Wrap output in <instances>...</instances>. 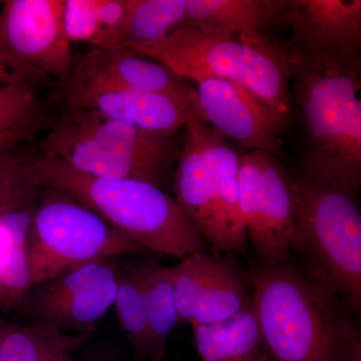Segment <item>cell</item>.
Here are the masks:
<instances>
[{"label":"cell","instance_id":"6da1fadb","mask_svg":"<svg viewBox=\"0 0 361 361\" xmlns=\"http://www.w3.org/2000/svg\"><path fill=\"white\" fill-rule=\"evenodd\" d=\"M251 311L273 361H348L360 334L348 306L287 261L249 272Z\"/></svg>","mask_w":361,"mask_h":361},{"label":"cell","instance_id":"7a4b0ae2","mask_svg":"<svg viewBox=\"0 0 361 361\" xmlns=\"http://www.w3.org/2000/svg\"><path fill=\"white\" fill-rule=\"evenodd\" d=\"M30 173L39 186L68 194L148 252L182 260L205 248V237L156 185L90 177L39 153L32 158Z\"/></svg>","mask_w":361,"mask_h":361},{"label":"cell","instance_id":"3957f363","mask_svg":"<svg viewBox=\"0 0 361 361\" xmlns=\"http://www.w3.org/2000/svg\"><path fill=\"white\" fill-rule=\"evenodd\" d=\"M289 51L291 85L305 130L302 175L356 195L361 185L360 73Z\"/></svg>","mask_w":361,"mask_h":361},{"label":"cell","instance_id":"277c9868","mask_svg":"<svg viewBox=\"0 0 361 361\" xmlns=\"http://www.w3.org/2000/svg\"><path fill=\"white\" fill-rule=\"evenodd\" d=\"M126 47L194 84L220 78L241 85L287 118L290 115V51L265 33L241 35L180 28L153 44Z\"/></svg>","mask_w":361,"mask_h":361},{"label":"cell","instance_id":"5b68a950","mask_svg":"<svg viewBox=\"0 0 361 361\" xmlns=\"http://www.w3.org/2000/svg\"><path fill=\"white\" fill-rule=\"evenodd\" d=\"M180 148L175 135L135 129L90 109L66 106L39 141V154L102 179L170 182Z\"/></svg>","mask_w":361,"mask_h":361},{"label":"cell","instance_id":"8992f818","mask_svg":"<svg viewBox=\"0 0 361 361\" xmlns=\"http://www.w3.org/2000/svg\"><path fill=\"white\" fill-rule=\"evenodd\" d=\"M294 225L290 254L302 272L361 310V215L356 195L311 180L292 177Z\"/></svg>","mask_w":361,"mask_h":361},{"label":"cell","instance_id":"52a82bcc","mask_svg":"<svg viewBox=\"0 0 361 361\" xmlns=\"http://www.w3.org/2000/svg\"><path fill=\"white\" fill-rule=\"evenodd\" d=\"M42 188L25 241L32 287L94 261L148 253L68 194Z\"/></svg>","mask_w":361,"mask_h":361},{"label":"cell","instance_id":"ba28073f","mask_svg":"<svg viewBox=\"0 0 361 361\" xmlns=\"http://www.w3.org/2000/svg\"><path fill=\"white\" fill-rule=\"evenodd\" d=\"M122 272L113 258L73 268L33 286L23 308L32 325L92 334L115 304Z\"/></svg>","mask_w":361,"mask_h":361},{"label":"cell","instance_id":"9c48e42d","mask_svg":"<svg viewBox=\"0 0 361 361\" xmlns=\"http://www.w3.org/2000/svg\"><path fill=\"white\" fill-rule=\"evenodd\" d=\"M0 9V49L65 87L73 56L66 35V0H6Z\"/></svg>","mask_w":361,"mask_h":361},{"label":"cell","instance_id":"30bf717a","mask_svg":"<svg viewBox=\"0 0 361 361\" xmlns=\"http://www.w3.org/2000/svg\"><path fill=\"white\" fill-rule=\"evenodd\" d=\"M63 89L66 106L102 92L142 90L179 97L200 110L196 87L190 80L177 77L126 45L75 54L70 80Z\"/></svg>","mask_w":361,"mask_h":361},{"label":"cell","instance_id":"8fae6325","mask_svg":"<svg viewBox=\"0 0 361 361\" xmlns=\"http://www.w3.org/2000/svg\"><path fill=\"white\" fill-rule=\"evenodd\" d=\"M282 26L299 56L360 73V0H286Z\"/></svg>","mask_w":361,"mask_h":361},{"label":"cell","instance_id":"7c38bea8","mask_svg":"<svg viewBox=\"0 0 361 361\" xmlns=\"http://www.w3.org/2000/svg\"><path fill=\"white\" fill-rule=\"evenodd\" d=\"M171 270L180 322L214 324L251 307L246 278L229 256L195 252Z\"/></svg>","mask_w":361,"mask_h":361},{"label":"cell","instance_id":"4fadbf2b","mask_svg":"<svg viewBox=\"0 0 361 361\" xmlns=\"http://www.w3.org/2000/svg\"><path fill=\"white\" fill-rule=\"evenodd\" d=\"M195 85L204 123L248 152L279 153L286 116L229 80L205 78Z\"/></svg>","mask_w":361,"mask_h":361},{"label":"cell","instance_id":"5bb4252c","mask_svg":"<svg viewBox=\"0 0 361 361\" xmlns=\"http://www.w3.org/2000/svg\"><path fill=\"white\" fill-rule=\"evenodd\" d=\"M292 177L276 155L266 153L262 182L240 199L247 238L263 263L274 264L290 257L293 231Z\"/></svg>","mask_w":361,"mask_h":361},{"label":"cell","instance_id":"9a60e30c","mask_svg":"<svg viewBox=\"0 0 361 361\" xmlns=\"http://www.w3.org/2000/svg\"><path fill=\"white\" fill-rule=\"evenodd\" d=\"M197 123L198 121H194L185 128L184 142L173 177L175 200L207 241L212 244L216 253L231 254V246L221 219L210 175L202 153Z\"/></svg>","mask_w":361,"mask_h":361},{"label":"cell","instance_id":"2e32d148","mask_svg":"<svg viewBox=\"0 0 361 361\" xmlns=\"http://www.w3.org/2000/svg\"><path fill=\"white\" fill-rule=\"evenodd\" d=\"M73 106L99 111L135 129L165 135H176L194 121L204 123L200 110L193 104L160 92H102L85 97L70 108Z\"/></svg>","mask_w":361,"mask_h":361},{"label":"cell","instance_id":"e0dca14e","mask_svg":"<svg viewBox=\"0 0 361 361\" xmlns=\"http://www.w3.org/2000/svg\"><path fill=\"white\" fill-rule=\"evenodd\" d=\"M286 0H186L180 28L254 35L282 26Z\"/></svg>","mask_w":361,"mask_h":361},{"label":"cell","instance_id":"ac0fdd59","mask_svg":"<svg viewBox=\"0 0 361 361\" xmlns=\"http://www.w3.org/2000/svg\"><path fill=\"white\" fill-rule=\"evenodd\" d=\"M40 191L0 211V312L23 307L32 285L25 241Z\"/></svg>","mask_w":361,"mask_h":361},{"label":"cell","instance_id":"d6986e66","mask_svg":"<svg viewBox=\"0 0 361 361\" xmlns=\"http://www.w3.org/2000/svg\"><path fill=\"white\" fill-rule=\"evenodd\" d=\"M197 127L202 153L232 253H242L248 238L240 210V155L228 144L224 135L213 128L201 122L197 123Z\"/></svg>","mask_w":361,"mask_h":361},{"label":"cell","instance_id":"ffe728a7","mask_svg":"<svg viewBox=\"0 0 361 361\" xmlns=\"http://www.w3.org/2000/svg\"><path fill=\"white\" fill-rule=\"evenodd\" d=\"M193 332L202 361H269L251 308L224 322L195 326Z\"/></svg>","mask_w":361,"mask_h":361},{"label":"cell","instance_id":"44dd1931","mask_svg":"<svg viewBox=\"0 0 361 361\" xmlns=\"http://www.w3.org/2000/svg\"><path fill=\"white\" fill-rule=\"evenodd\" d=\"M90 334L25 326L0 315V361H75Z\"/></svg>","mask_w":361,"mask_h":361},{"label":"cell","instance_id":"7402d4cb","mask_svg":"<svg viewBox=\"0 0 361 361\" xmlns=\"http://www.w3.org/2000/svg\"><path fill=\"white\" fill-rule=\"evenodd\" d=\"M125 0H66L63 23L71 42L90 49L123 44Z\"/></svg>","mask_w":361,"mask_h":361},{"label":"cell","instance_id":"603a6c76","mask_svg":"<svg viewBox=\"0 0 361 361\" xmlns=\"http://www.w3.org/2000/svg\"><path fill=\"white\" fill-rule=\"evenodd\" d=\"M148 310L151 355L149 360L161 361L167 353L173 330L180 322L176 305L171 267L149 258L137 264Z\"/></svg>","mask_w":361,"mask_h":361},{"label":"cell","instance_id":"cb8c5ba5","mask_svg":"<svg viewBox=\"0 0 361 361\" xmlns=\"http://www.w3.org/2000/svg\"><path fill=\"white\" fill-rule=\"evenodd\" d=\"M123 44H153L175 32L184 16L186 0H125Z\"/></svg>","mask_w":361,"mask_h":361},{"label":"cell","instance_id":"d4e9b609","mask_svg":"<svg viewBox=\"0 0 361 361\" xmlns=\"http://www.w3.org/2000/svg\"><path fill=\"white\" fill-rule=\"evenodd\" d=\"M118 326L135 355L149 360L151 339L148 310L137 265L122 272L115 304Z\"/></svg>","mask_w":361,"mask_h":361},{"label":"cell","instance_id":"484cf974","mask_svg":"<svg viewBox=\"0 0 361 361\" xmlns=\"http://www.w3.org/2000/svg\"><path fill=\"white\" fill-rule=\"evenodd\" d=\"M35 155L25 144L0 153V211L39 192L30 173Z\"/></svg>","mask_w":361,"mask_h":361},{"label":"cell","instance_id":"4316f807","mask_svg":"<svg viewBox=\"0 0 361 361\" xmlns=\"http://www.w3.org/2000/svg\"><path fill=\"white\" fill-rule=\"evenodd\" d=\"M44 110L35 87L0 84V133L37 120Z\"/></svg>","mask_w":361,"mask_h":361},{"label":"cell","instance_id":"83f0119b","mask_svg":"<svg viewBox=\"0 0 361 361\" xmlns=\"http://www.w3.org/2000/svg\"><path fill=\"white\" fill-rule=\"evenodd\" d=\"M0 84L23 85L39 89L56 85L42 71L18 63L0 49Z\"/></svg>","mask_w":361,"mask_h":361},{"label":"cell","instance_id":"f1b7e54d","mask_svg":"<svg viewBox=\"0 0 361 361\" xmlns=\"http://www.w3.org/2000/svg\"><path fill=\"white\" fill-rule=\"evenodd\" d=\"M51 123L44 115L32 122L0 133V153L18 145L32 141L35 135L42 130L49 129Z\"/></svg>","mask_w":361,"mask_h":361},{"label":"cell","instance_id":"f546056e","mask_svg":"<svg viewBox=\"0 0 361 361\" xmlns=\"http://www.w3.org/2000/svg\"><path fill=\"white\" fill-rule=\"evenodd\" d=\"M78 361H118V360L116 349L104 345L87 351Z\"/></svg>","mask_w":361,"mask_h":361},{"label":"cell","instance_id":"4dcf8cb0","mask_svg":"<svg viewBox=\"0 0 361 361\" xmlns=\"http://www.w3.org/2000/svg\"><path fill=\"white\" fill-rule=\"evenodd\" d=\"M348 361H361V341L360 334H356L351 343Z\"/></svg>","mask_w":361,"mask_h":361},{"label":"cell","instance_id":"1f68e13d","mask_svg":"<svg viewBox=\"0 0 361 361\" xmlns=\"http://www.w3.org/2000/svg\"><path fill=\"white\" fill-rule=\"evenodd\" d=\"M161 361H164V360H161Z\"/></svg>","mask_w":361,"mask_h":361}]
</instances>
